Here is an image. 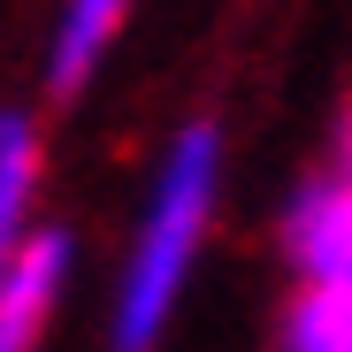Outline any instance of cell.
<instances>
[{
  "mask_svg": "<svg viewBox=\"0 0 352 352\" xmlns=\"http://www.w3.org/2000/svg\"><path fill=\"white\" fill-rule=\"evenodd\" d=\"M222 123L214 115H192L184 131L168 138L138 230H131V253L123 276H115V307H107V352H161L176 307L192 291L199 245H207V222H214V192H222Z\"/></svg>",
  "mask_w": 352,
  "mask_h": 352,
  "instance_id": "obj_1",
  "label": "cell"
},
{
  "mask_svg": "<svg viewBox=\"0 0 352 352\" xmlns=\"http://www.w3.org/2000/svg\"><path fill=\"white\" fill-rule=\"evenodd\" d=\"M283 261L291 283H322V291H352V168L329 161L314 168L283 207Z\"/></svg>",
  "mask_w": 352,
  "mask_h": 352,
  "instance_id": "obj_2",
  "label": "cell"
},
{
  "mask_svg": "<svg viewBox=\"0 0 352 352\" xmlns=\"http://www.w3.org/2000/svg\"><path fill=\"white\" fill-rule=\"evenodd\" d=\"M62 291H69V230H31L16 268L0 276V352H38Z\"/></svg>",
  "mask_w": 352,
  "mask_h": 352,
  "instance_id": "obj_3",
  "label": "cell"
},
{
  "mask_svg": "<svg viewBox=\"0 0 352 352\" xmlns=\"http://www.w3.org/2000/svg\"><path fill=\"white\" fill-rule=\"evenodd\" d=\"M138 0H62V16H54V38H46V100H77L100 62L115 54V38L131 31Z\"/></svg>",
  "mask_w": 352,
  "mask_h": 352,
  "instance_id": "obj_4",
  "label": "cell"
},
{
  "mask_svg": "<svg viewBox=\"0 0 352 352\" xmlns=\"http://www.w3.org/2000/svg\"><path fill=\"white\" fill-rule=\"evenodd\" d=\"M46 176V138L23 107H0V276L31 245V199Z\"/></svg>",
  "mask_w": 352,
  "mask_h": 352,
  "instance_id": "obj_5",
  "label": "cell"
},
{
  "mask_svg": "<svg viewBox=\"0 0 352 352\" xmlns=\"http://www.w3.org/2000/svg\"><path fill=\"white\" fill-rule=\"evenodd\" d=\"M276 352H352V291L291 283V307L276 322Z\"/></svg>",
  "mask_w": 352,
  "mask_h": 352,
  "instance_id": "obj_6",
  "label": "cell"
},
{
  "mask_svg": "<svg viewBox=\"0 0 352 352\" xmlns=\"http://www.w3.org/2000/svg\"><path fill=\"white\" fill-rule=\"evenodd\" d=\"M329 161H344V168H352V115L337 123V153H329Z\"/></svg>",
  "mask_w": 352,
  "mask_h": 352,
  "instance_id": "obj_7",
  "label": "cell"
}]
</instances>
